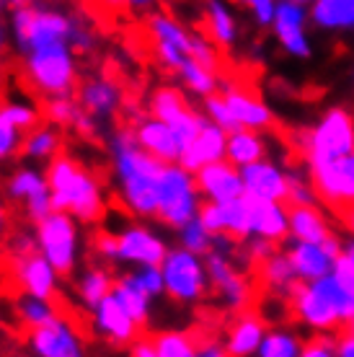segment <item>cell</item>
Segmentation results:
<instances>
[{"label": "cell", "instance_id": "cell-57", "mask_svg": "<svg viewBox=\"0 0 354 357\" xmlns=\"http://www.w3.org/2000/svg\"><path fill=\"white\" fill-rule=\"evenodd\" d=\"M334 355H339V357H352L354 355V337L352 334L339 337L337 344H334Z\"/></svg>", "mask_w": 354, "mask_h": 357}, {"label": "cell", "instance_id": "cell-20", "mask_svg": "<svg viewBox=\"0 0 354 357\" xmlns=\"http://www.w3.org/2000/svg\"><path fill=\"white\" fill-rule=\"evenodd\" d=\"M134 140L142 151H148L163 163H178L184 145L178 140V135L160 119H142L134 127Z\"/></svg>", "mask_w": 354, "mask_h": 357}, {"label": "cell", "instance_id": "cell-43", "mask_svg": "<svg viewBox=\"0 0 354 357\" xmlns=\"http://www.w3.org/2000/svg\"><path fill=\"white\" fill-rule=\"evenodd\" d=\"M204 112H207V119L215 122L217 127H222L225 132H233V130H238V122H236V116L231 114V109L225 104V98L222 96H204Z\"/></svg>", "mask_w": 354, "mask_h": 357}, {"label": "cell", "instance_id": "cell-31", "mask_svg": "<svg viewBox=\"0 0 354 357\" xmlns=\"http://www.w3.org/2000/svg\"><path fill=\"white\" fill-rule=\"evenodd\" d=\"M62 148V137L52 127H31L21 140V153L26 158H54Z\"/></svg>", "mask_w": 354, "mask_h": 357}, {"label": "cell", "instance_id": "cell-23", "mask_svg": "<svg viewBox=\"0 0 354 357\" xmlns=\"http://www.w3.org/2000/svg\"><path fill=\"white\" fill-rule=\"evenodd\" d=\"M225 104L231 109V114L236 116L238 127H246V130H269L275 125V114L269 112L261 98L251 96L248 91L243 89H228L225 91Z\"/></svg>", "mask_w": 354, "mask_h": 357}, {"label": "cell", "instance_id": "cell-3", "mask_svg": "<svg viewBox=\"0 0 354 357\" xmlns=\"http://www.w3.org/2000/svg\"><path fill=\"white\" fill-rule=\"evenodd\" d=\"M45 178L49 187L52 210H62L83 223H98L104 218L107 205H104L101 184L78 161H72L68 155H54Z\"/></svg>", "mask_w": 354, "mask_h": 357}, {"label": "cell", "instance_id": "cell-12", "mask_svg": "<svg viewBox=\"0 0 354 357\" xmlns=\"http://www.w3.org/2000/svg\"><path fill=\"white\" fill-rule=\"evenodd\" d=\"M29 349L42 357H78L83 355V342L78 340V334L72 329V324H68L62 316H57L54 321L42 324L29 329Z\"/></svg>", "mask_w": 354, "mask_h": 357}, {"label": "cell", "instance_id": "cell-10", "mask_svg": "<svg viewBox=\"0 0 354 357\" xmlns=\"http://www.w3.org/2000/svg\"><path fill=\"white\" fill-rule=\"evenodd\" d=\"M72 24L75 21H70L60 10L36 8V6L31 8V3L13 10V34H16V42L24 52L39 45H47V42H60V39L68 42Z\"/></svg>", "mask_w": 354, "mask_h": 357}, {"label": "cell", "instance_id": "cell-54", "mask_svg": "<svg viewBox=\"0 0 354 357\" xmlns=\"http://www.w3.org/2000/svg\"><path fill=\"white\" fill-rule=\"evenodd\" d=\"M93 246H96V251L104 257V259L116 261V236H111V233H101Z\"/></svg>", "mask_w": 354, "mask_h": 357}, {"label": "cell", "instance_id": "cell-45", "mask_svg": "<svg viewBox=\"0 0 354 357\" xmlns=\"http://www.w3.org/2000/svg\"><path fill=\"white\" fill-rule=\"evenodd\" d=\"M21 140H24V132L0 116V163L21 153Z\"/></svg>", "mask_w": 354, "mask_h": 357}, {"label": "cell", "instance_id": "cell-33", "mask_svg": "<svg viewBox=\"0 0 354 357\" xmlns=\"http://www.w3.org/2000/svg\"><path fill=\"white\" fill-rule=\"evenodd\" d=\"M261 264V277H264V285L272 287L275 293H290L295 285V272L290 267V259L287 254H269Z\"/></svg>", "mask_w": 354, "mask_h": 357}, {"label": "cell", "instance_id": "cell-63", "mask_svg": "<svg viewBox=\"0 0 354 357\" xmlns=\"http://www.w3.org/2000/svg\"><path fill=\"white\" fill-rule=\"evenodd\" d=\"M293 3H300V6H305V3H310V0H293Z\"/></svg>", "mask_w": 354, "mask_h": 357}, {"label": "cell", "instance_id": "cell-46", "mask_svg": "<svg viewBox=\"0 0 354 357\" xmlns=\"http://www.w3.org/2000/svg\"><path fill=\"white\" fill-rule=\"evenodd\" d=\"M331 275L337 277L341 285L354 287V254L352 243H346V249H341L331 261Z\"/></svg>", "mask_w": 354, "mask_h": 357}, {"label": "cell", "instance_id": "cell-24", "mask_svg": "<svg viewBox=\"0 0 354 357\" xmlns=\"http://www.w3.org/2000/svg\"><path fill=\"white\" fill-rule=\"evenodd\" d=\"M287 259H290V267L295 272V280L300 282H310L316 277H323L331 272V257H328L321 243H310V241H295L293 249L287 251Z\"/></svg>", "mask_w": 354, "mask_h": 357}, {"label": "cell", "instance_id": "cell-32", "mask_svg": "<svg viewBox=\"0 0 354 357\" xmlns=\"http://www.w3.org/2000/svg\"><path fill=\"white\" fill-rule=\"evenodd\" d=\"M222 213V231L228 233L236 241H246L251 238V223H248V199L246 195L228 199L220 205Z\"/></svg>", "mask_w": 354, "mask_h": 357}, {"label": "cell", "instance_id": "cell-19", "mask_svg": "<svg viewBox=\"0 0 354 357\" xmlns=\"http://www.w3.org/2000/svg\"><path fill=\"white\" fill-rule=\"evenodd\" d=\"M16 280L18 285L24 287V293L34 295V298L52 301V295L57 293V272L36 251L16 257Z\"/></svg>", "mask_w": 354, "mask_h": 357}, {"label": "cell", "instance_id": "cell-16", "mask_svg": "<svg viewBox=\"0 0 354 357\" xmlns=\"http://www.w3.org/2000/svg\"><path fill=\"white\" fill-rule=\"evenodd\" d=\"M305 8L300 3L293 0H282L279 6H275V16H272V26H275L277 39L282 42V47L295 57H308L310 45L305 36Z\"/></svg>", "mask_w": 354, "mask_h": 357}, {"label": "cell", "instance_id": "cell-51", "mask_svg": "<svg viewBox=\"0 0 354 357\" xmlns=\"http://www.w3.org/2000/svg\"><path fill=\"white\" fill-rule=\"evenodd\" d=\"M334 344H337V340L328 337L326 331H321L316 340L305 342V347H300V355L302 357H331L334 355Z\"/></svg>", "mask_w": 354, "mask_h": 357}, {"label": "cell", "instance_id": "cell-11", "mask_svg": "<svg viewBox=\"0 0 354 357\" xmlns=\"http://www.w3.org/2000/svg\"><path fill=\"white\" fill-rule=\"evenodd\" d=\"M151 107H153V116L160 119V122H166L178 135L181 145L189 143L202 130L204 122H207V116L197 114L176 89H158L153 93Z\"/></svg>", "mask_w": 354, "mask_h": 357}, {"label": "cell", "instance_id": "cell-55", "mask_svg": "<svg viewBox=\"0 0 354 357\" xmlns=\"http://www.w3.org/2000/svg\"><path fill=\"white\" fill-rule=\"evenodd\" d=\"M34 238L26 236V233H16L13 238H10V251H13V257H24V254H31L34 251Z\"/></svg>", "mask_w": 354, "mask_h": 357}, {"label": "cell", "instance_id": "cell-47", "mask_svg": "<svg viewBox=\"0 0 354 357\" xmlns=\"http://www.w3.org/2000/svg\"><path fill=\"white\" fill-rule=\"evenodd\" d=\"M189 57L197 60L199 65H204L207 70H217V52L215 47L207 42V39H199V36H192L189 39Z\"/></svg>", "mask_w": 354, "mask_h": 357}, {"label": "cell", "instance_id": "cell-13", "mask_svg": "<svg viewBox=\"0 0 354 357\" xmlns=\"http://www.w3.org/2000/svg\"><path fill=\"white\" fill-rule=\"evenodd\" d=\"M194 184H197V192H202L207 199H213L217 205L243 195L240 171L231 161H222V158L194 171Z\"/></svg>", "mask_w": 354, "mask_h": 357}, {"label": "cell", "instance_id": "cell-39", "mask_svg": "<svg viewBox=\"0 0 354 357\" xmlns=\"http://www.w3.org/2000/svg\"><path fill=\"white\" fill-rule=\"evenodd\" d=\"M300 344L302 342L290 331H272V334L261 337L256 352L261 357H298L300 355Z\"/></svg>", "mask_w": 354, "mask_h": 357}, {"label": "cell", "instance_id": "cell-9", "mask_svg": "<svg viewBox=\"0 0 354 357\" xmlns=\"http://www.w3.org/2000/svg\"><path fill=\"white\" fill-rule=\"evenodd\" d=\"M313 192L321 197L328 207H334L339 215H344L354 202V155H339V158H323V161H308Z\"/></svg>", "mask_w": 354, "mask_h": 357}, {"label": "cell", "instance_id": "cell-53", "mask_svg": "<svg viewBox=\"0 0 354 357\" xmlns=\"http://www.w3.org/2000/svg\"><path fill=\"white\" fill-rule=\"evenodd\" d=\"M248 241V238H246ZM275 251V241H269V238H261V236H254V241H248V259L251 261H264L269 254Z\"/></svg>", "mask_w": 354, "mask_h": 357}, {"label": "cell", "instance_id": "cell-15", "mask_svg": "<svg viewBox=\"0 0 354 357\" xmlns=\"http://www.w3.org/2000/svg\"><path fill=\"white\" fill-rule=\"evenodd\" d=\"M225 137H228V132L207 119L202 125V130L184 145L178 166L186 169L189 174H194V171H199L207 163L225 158Z\"/></svg>", "mask_w": 354, "mask_h": 357}, {"label": "cell", "instance_id": "cell-22", "mask_svg": "<svg viewBox=\"0 0 354 357\" xmlns=\"http://www.w3.org/2000/svg\"><path fill=\"white\" fill-rule=\"evenodd\" d=\"M246 195V192H243ZM248 199V223H251V236H261L269 241H282L287 236V207L284 202L275 199H259V197L246 195Z\"/></svg>", "mask_w": 354, "mask_h": 357}, {"label": "cell", "instance_id": "cell-42", "mask_svg": "<svg viewBox=\"0 0 354 357\" xmlns=\"http://www.w3.org/2000/svg\"><path fill=\"white\" fill-rule=\"evenodd\" d=\"M181 241H184V249L194 251V254H207L213 249V236L204 231V225L197 220V215L181 225Z\"/></svg>", "mask_w": 354, "mask_h": 357}, {"label": "cell", "instance_id": "cell-18", "mask_svg": "<svg viewBox=\"0 0 354 357\" xmlns=\"http://www.w3.org/2000/svg\"><path fill=\"white\" fill-rule=\"evenodd\" d=\"M166 257V243L160 241L155 233L148 228H127L124 233L116 236V259L122 261H134V264H155L160 267V261Z\"/></svg>", "mask_w": 354, "mask_h": 357}, {"label": "cell", "instance_id": "cell-30", "mask_svg": "<svg viewBox=\"0 0 354 357\" xmlns=\"http://www.w3.org/2000/svg\"><path fill=\"white\" fill-rule=\"evenodd\" d=\"M313 3V21L316 26L337 31L352 29L354 24V0H310Z\"/></svg>", "mask_w": 354, "mask_h": 357}, {"label": "cell", "instance_id": "cell-52", "mask_svg": "<svg viewBox=\"0 0 354 357\" xmlns=\"http://www.w3.org/2000/svg\"><path fill=\"white\" fill-rule=\"evenodd\" d=\"M240 6L254 10V16L261 26H269L272 24V16H275V0H236Z\"/></svg>", "mask_w": 354, "mask_h": 357}, {"label": "cell", "instance_id": "cell-59", "mask_svg": "<svg viewBox=\"0 0 354 357\" xmlns=\"http://www.w3.org/2000/svg\"><path fill=\"white\" fill-rule=\"evenodd\" d=\"M6 3H8V6H10L13 10H16V8H24V6H29L31 0H6Z\"/></svg>", "mask_w": 354, "mask_h": 357}, {"label": "cell", "instance_id": "cell-6", "mask_svg": "<svg viewBox=\"0 0 354 357\" xmlns=\"http://www.w3.org/2000/svg\"><path fill=\"white\" fill-rule=\"evenodd\" d=\"M36 243L57 275H70L78 257V228L72 215L52 210L36 220Z\"/></svg>", "mask_w": 354, "mask_h": 357}, {"label": "cell", "instance_id": "cell-2", "mask_svg": "<svg viewBox=\"0 0 354 357\" xmlns=\"http://www.w3.org/2000/svg\"><path fill=\"white\" fill-rule=\"evenodd\" d=\"M290 308L295 319L316 331H331L354 319V287L341 285L337 277L323 275L310 282H295L290 290Z\"/></svg>", "mask_w": 354, "mask_h": 357}, {"label": "cell", "instance_id": "cell-41", "mask_svg": "<svg viewBox=\"0 0 354 357\" xmlns=\"http://www.w3.org/2000/svg\"><path fill=\"white\" fill-rule=\"evenodd\" d=\"M78 114H80V107L75 104V98L70 96H49V101L45 104V116L52 125L72 127Z\"/></svg>", "mask_w": 354, "mask_h": 357}, {"label": "cell", "instance_id": "cell-44", "mask_svg": "<svg viewBox=\"0 0 354 357\" xmlns=\"http://www.w3.org/2000/svg\"><path fill=\"white\" fill-rule=\"evenodd\" d=\"M0 116L13 127H18L21 132L39 125V112L34 107H26V104H6V107H0Z\"/></svg>", "mask_w": 354, "mask_h": 357}, {"label": "cell", "instance_id": "cell-37", "mask_svg": "<svg viewBox=\"0 0 354 357\" xmlns=\"http://www.w3.org/2000/svg\"><path fill=\"white\" fill-rule=\"evenodd\" d=\"M18 319L26 329H34V326H42V324L54 321L60 313L54 311L52 301H45V298H34V295H24L18 301Z\"/></svg>", "mask_w": 354, "mask_h": 357}, {"label": "cell", "instance_id": "cell-1", "mask_svg": "<svg viewBox=\"0 0 354 357\" xmlns=\"http://www.w3.org/2000/svg\"><path fill=\"white\" fill-rule=\"evenodd\" d=\"M119 195L127 210L140 218H153L158 210V176L166 163L142 151L132 130H122L111 143Z\"/></svg>", "mask_w": 354, "mask_h": 357}, {"label": "cell", "instance_id": "cell-56", "mask_svg": "<svg viewBox=\"0 0 354 357\" xmlns=\"http://www.w3.org/2000/svg\"><path fill=\"white\" fill-rule=\"evenodd\" d=\"M130 344H132V347H130V352H132L134 357H155L153 340H142V337H134Z\"/></svg>", "mask_w": 354, "mask_h": 357}, {"label": "cell", "instance_id": "cell-5", "mask_svg": "<svg viewBox=\"0 0 354 357\" xmlns=\"http://www.w3.org/2000/svg\"><path fill=\"white\" fill-rule=\"evenodd\" d=\"M199 205V192L194 184V174L181 169L178 163H166L158 176V215L166 225L181 228L194 218Z\"/></svg>", "mask_w": 354, "mask_h": 357}, {"label": "cell", "instance_id": "cell-34", "mask_svg": "<svg viewBox=\"0 0 354 357\" xmlns=\"http://www.w3.org/2000/svg\"><path fill=\"white\" fill-rule=\"evenodd\" d=\"M176 73L181 75V81L194 91L197 96H210V93L217 91V75H215L213 70H207L204 65H199L197 60H192L189 54L181 60V65L176 68Z\"/></svg>", "mask_w": 354, "mask_h": 357}, {"label": "cell", "instance_id": "cell-62", "mask_svg": "<svg viewBox=\"0 0 354 357\" xmlns=\"http://www.w3.org/2000/svg\"><path fill=\"white\" fill-rule=\"evenodd\" d=\"M109 6H119V3H124V0H107Z\"/></svg>", "mask_w": 354, "mask_h": 357}, {"label": "cell", "instance_id": "cell-36", "mask_svg": "<svg viewBox=\"0 0 354 357\" xmlns=\"http://www.w3.org/2000/svg\"><path fill=\"white\" fill-rule=\"evenodd\" d=\"M155 357H194L197 355V340L186 331H163L158 337H153Z\"/></svg>", "mask_w": 354, "mask_h": 357}, {"label": "cell", "instance_id": "cell-17", "mask_svg": "<svg viewBox=\"0 0 354 357\" xmlns=\"http://www.w3.org/2000/svg\"><path fill=\"white\" fill-rule=\"evenodd\" d=\"M240 181H243V192L259 199H275L284 202L287 199V174L277 169L269 161H254L240 166Z\"/></svg>", "mask_w": 354, "mask_h": 357}, {"label": "cell", "instance_id": "cell-8", "mask_svg": "<svg viewBox=\"0 0 354 357\" xmlns=\"http://www.w3.org/2000/svg\"><path fill=\"white\" fill-rule=\"evenodd\" d=\"M300 148L308 161L339 158L354 151V125L346 109H331L310 132L300 135Z\"/></svg>", "mask_w": 354, "mask_h": 357}, {"label": "cell", "instance_id": "cell-48", "mask_svg": "<svg viewBox=\"0 0 354 357\" xmlns=\"http://www.w3.org/2000/svg\"><path fill=\"white\" fill-rule=\"evenodd\" d=\"M197 220L204 225V231L215 236V233H222V213H220V205L213 202V199H207L202 205H197Z\"/></svg>", "mask_w": 354, "mask_h": 357}, {"label": "cell", "instance_id": "cell-7", "mask_svg": "<svg viewBox=\"0 0 354 357\" xmlns=\"http://www.w3.org/2000/svg\"><path fill=\"white\" fill-rule=\"evenodd\" d=\"M163 293H169L178 303H194L207 293V269L199 261V254L189 249L166 251L160 261Z\"/></svg>", "mask_w": 354, "mask_h": 357}, {"label": "cell", "instance_id": "cell-58", "mask_svg": "<svg viewBox=\"0 0 354 357\" xmlns=\"http://www.w3.org/2000/svg\"><path fill=\"white\" fill-rule=\"evenodd\" d=\"M8 225H10V220H8V210H6V205L0 202V238L8 233Z\"/></svg>", "mask_w": 354, "mask_h": 357}, {"label": "cell", "instance_id": "cell-49", "mask_svg": "<svg viewBox=\"0 0 354 357\" xmlns=\"http://www.w3.org/2000/svg\"><path fill=\"white\" fill-rule=\"evenodd\" d=\"M24 207H26V218L29 220H42L47 213H52V199H49V187L39 189L34 195H29L24 199Z\"/></svg>", "mask_w": 354, "mask_h": 357}, {"label": "cell", "instance_id": "cell-50", "mask_svg": "<svg viewBox=\"0 0 354 357\" xmlns=\"http://www.w3.org/2000/svg\"><path fill=\"white\" fill-rule=\"evenodd\" d=\"M134 277H137V282L151 298L163 293V277H160V267H155V264H142V269L134 272Z\"/></svg>", "mask_w": 354, "mask_h": 357}, {"label": "cell", "instance_id": "cell-27", "mask_svg": "<svg viewBox=\"0 0 354 357\" xmlns=\"http://www.w3.org/2000/svg\"><path fill=\"white\" fill-rule=\"evenodd\" d=\"M264 337V321L254 313H243L238 321L233 324L225 342V355L246 357L259 349V342Z\"/></svg>", "mask_w": 354, "mask_h": 357}, {"label": "cell", "instance_id": "cell-40", "mask_svg": "<svg viewBox=\"0 0 354 357\" xmlns=\"http://www.w3.org/2000/svg\"><path fill=\"white\" fill-rule=\"evenodd\" d=\"M47 187V178L34 169H21L18 174H13L8 181V197L10 199H16V202H24L29 195H34L39 189Z\"/></svg>", "mask_w": 354, "mask_h": 357}, {"label": "cell", "instance_id": "cell-25", "mask_svg": "<svg viewBox=\"0 0 354 357\" xmlns=\"http://www.w3.org/2000/svg\"><path fill=\"white\" fill-rule=\"evenodd\" d=\"M287 233H293L295 241L321 243L331 233V228H328L326 218L318 213L316 205H290V210H287Z\"/></svg>", "mask_w": 354, "mask_h": 357}, {"label": "cell", "instance_id": "cell-14", "mask_svg": "<svg viewBox=\"0 0 354 357\" xmlns=\"http://www.w3.org/2000/svg\"><path fill=\"white\" fill-rule=\"evenodd\" d=\"M204 269H207V282H213L217 295L225 301L228 308L240 311V308L248 303L251 287H248V282L243 280V275H240L238 269L228 261V254H220V251L210 254Z\"/></svg>", "mask_w": 354, "mask_h": 357}, {"label": "cell", "instance_id": "cell-29", "mask_svg": "<svg viewBox=\"0 0 354 357\" xmlns=\"http://www.w3.org/2000/svg\"><path fill=\"white\" fill-rule=\"evenodd\" d=\"M264 151H266L264 140L256 135V130L238 127V130L228 132V137H225V158H228L236 169L264 158Z\"/></svg>", "mask_w": 354, "mask_h": 357}, {"label": "cell", "instance_id": "cell-38", "mask_svg": "<svg viewBox=\"0 0 354 357\" xmlns=\"http://www.w3.org/2000/svg\"><path fill=\"white\" fill-rule=\"evenodd\" d=\"M111 277H109L107 269H88L86 275L80 277V282H78V295H80V301L88 305L91 311L98 305V301L104 298V295L111 293Z\"/></svg>", "mask_w": 354, "mask_h": 357}, {"label": "cell", "instance_id": "cell-35", "mask_svg": "<svg viewBox=\"0 0 354 357\" xmlns=\"http://www.w3.org/2000/svg\"><path fill=\"white\" fill-rule=\"evenodd\" d=\"M207 31L213 36V42L222 47L233 45V39H236V21L220 0H210V6H207Z\"/></svg>", "mask_w": 354, "mask_h": 357}, {"label": "cell", "instance_id": "cell-28", "mask_svg": "<svg viewBox=\"0 0 354 357\" xmlns=\"http://www.w3.org/2000/svg\"><path fill=\"white\" fill-rule=\"evenodd\" d=\"M119 89L109 78H93V81L83 83L80 89V104L83 112H88L91 116H109L119 109Z\"/></svg>", "mask_w": 354, "mask_h": 357}, {"label": "cell", "instance_id": "cell-26", "mask_svg": "<svg viewBox=\"0 0 354 357\" xmlns=\"http://www.w3.org/2000/svg\"><path fill=\"white\" fill-rule=\"evenodd\" d=\"M111 295L114 301L122 305L127 316L132 319L137 326H145L148 324V313H151V295L142 290V285L137 282L134 275L122 277L119 282H111Z\"/></svg>", "mask_w": 354, "mask_h": 357}, {"label": "cell", "instance_id": "cell-61", "mask_svg": "<svg viewBox=\"0 0 354 357\" xmlns=\"http://www.w3.org/2000/svg\"><path fill=\"white\" fill-rule=\"evenodd\" d=\"M6 50V34H3V26H0V54Z\"/></svg>", "mask_w": 354, "mask_h": 357}, {"label": "cell", "instance_id": "cell-60", "mask_svg": "<svg viewBox=\"0 0 354 357\" xmlns=\"http://www.w3.org/2000/svg\"><path fill=\"white\" fill-rule=\"evenodd\" d=\"M130 6H134V8H142V6H151L153 0H127Z\"/></svg>", "mask_w": 354, "mask_h": 357}, {"label": "cell", "instance_id": "cell-21", "mask_svg": "<svg viewBox=\"0 0 354 357\" xmlns=\"http://www.w3.org/2000/svg\"><path fill=\"white\" fill-rule=\"evenodd\" d=\"M93 313H96V324H93L96 331L104 337V340H109L111 344H116V347L130 344V342L137 337V331H140V326L127 316V311L116 303L111 293L104 295V298L98 301V305L93 308Z\"/></svg>", "mask_w": 354, "mask_h": 357}, {"label": "cell", "instance_id": "cell-4", "mask_svg": "<svg viewBox=\"0 0 354 357\" xmlns=\"http://www.w3.org/2000/svg\"><path fill=\"white\" fill-rule=\"evenodd\" d=\"M26 78L45 96H70L78 81L70 45L60 39V42H47L29 50Z\"/></svg>", "mask_w": 354, "mask_h": 357}]
</instances>
